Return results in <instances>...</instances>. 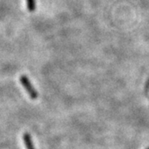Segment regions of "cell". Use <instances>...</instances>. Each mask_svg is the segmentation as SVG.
<instances>
[{"instance_id": "cell-1", "label": "cell", "mask_w": 149, "mask_h": 149, "mask_svg": "<svg viewBox=\"0 0 149 149\" xmlns=\"http://www.w3.org/2000/svg\"><path fill=\"white\" fill-rule=\"evenodd\" d=\"M20 82H21L22 86L25 88V90L27 92V94L29 95V97L32 100H37V97H38V93L34 89V87L32 86L29 79L27 78V75L22 74L21 77H20Z\"/></svg>"}, {"instance_id": "cell-2", "label": "cell", "mask_w": 149, "mask_h": 149, "mask_svg": "<svg viewBox=\"0 0 149 149\" xmlns=\"http://www.w3.org/2000/svg\"><path fill=\"white\" fill-rule=\"evenodd\" d=\"M22 139H23V142L25 143V146H26L27 149H35L34 148V146H33V143H32L31 135L29 133H24L23 136H22Z\"/></svg>"}, {"instance_id": "cell-3", "label": "cell", "mask_w": 149, "mask_h": 149, "mask_svg": "<svg viewBox=\"0 0 149 149\" xmlns=\"http://www.w3.org/2000/svg\"><path fill=\"white\" fill-rule=\"evenodd\" d=\"M27 9L29 12H34L36 9V3H35V0H27Z\"/></svg>"}, {"instance_id": "cell-4", "label": "cell", "mask_w": 149, "mask_h": 149, "mask_svg": "<svg viewBox=\"0 0 149 149\" xmlns=\"http://www.w3.org/2000/svg\"><path fill=\"white\" fill-rule=\"evenodd\" d=\"M146 149H149V148H146Z\"/></svg>"}]
</instances>
